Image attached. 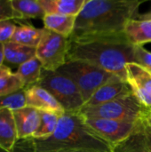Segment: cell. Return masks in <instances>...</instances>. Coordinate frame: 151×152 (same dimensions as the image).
<instances>
[{"label": "cell", "instance_id": "1", "mask_svg": "<svg viewBox=\"0 0 151 152\" xmlns=\"http://www.w3.org/2000/svg\"><path fill=\"white\" fill-rule=\"evenodd\" d=\"M94 64L126 81L125 65L134 62V45L124 33L69 38L68 61Z\"/></svg>", "mask_w": 151, "mask_h": 152}, {"label": "cell", "instance_id": "2", "mask_svg": "<svg viewBox=\"0 0 151 152\" xmlns=\"http://www.w3.org/2000/svg\"><path fill=\"white\" fill-rule=\"evenodd\" d=\"M142 0H86L69 38L124 33L126 23L140 16Z\"/></svg>", "mask_w": 151, "mask_h": 152}, {"label": "cell", "instance_id": "3", "mask_svg": "<svg viewBox=\"0 0 151 152\" xmlns=\"http://www.w3.org/2000/svg\"><path fill=\"white\" fill-rule=\"evenodd\" d=\"M34 139V138H33ZM37 152H59L74 150L112 151L113 147L93 133L79 112L65 111L54 133L45 139H34Z\"/></svg>", "mask_w": 151, "mask_h": 152}, {"label": "cell", "instance_id": "4", "mask_svg": "<svg viewBox=\"0 0 151 152\" xmlns=\"http://www.w3.org/2000/svg\"><path fill=\"white\" fill-rule=\"evenodd\" d=\"M150 110L144 107L136 96L131 93L101 105L83 107L80 110L79 114L84 118L138 123L146 118Z\"/></svg>", "mask_w": 151, "mask_h": 152}, {"label": "cell", "instance_id": "5", "mask_svg": "<svg viewBox=\"0 0 151 152\" xmlns=\"http://www.w3.org/2000/svg\"><path fill=\"white\" fill-rule=\"evenodd\" d=\"M58 71L69 77L77 85L85 104L100 87L117 77L94 64L77 60L68 61Z\"/></svg>", "mask_w": 151, "mask_h": 152}, {"label": "cell", "instance_id": "6", "mask_svg": "<svg viewBox=\"0 0 151 152\" xmlns=\"http://www.w3.org/2000/svg\"><path fill=\"white\" fill-rule=\"evenodd\" d=\"M38 86L47 90L67 112H79L85 101L77 85L58 70L42 72Z\"/></svg>", "mask_w": 151, "mask_h": 152}, {"label": "cell", "instance_id": "7", "mask_svg": "<svg viewBox=\"0 0 151 152\" xmlns=\"http://www.w3.org/2000/svg\"><path fill=\"white\" fill-rule=\"evenodd\" d=\"M36 49V57L40 61L43 69L56 71L68 61L69 38L44 28Z\"/></svg>", "mask_w": 151, "mask_h": 152}, {"label": "cell", "instance_id": "8", "mask_svg": "<svg viewBox=\"0 0 151 152\" xmlns=\"http://www.w3.org/2000/svg\"><path fill=\"white\" fill-rule=\"evenodd\" d=\"M86 126L112 147L125 141L136 129L139 123H127L117 120L84 118Z\"/></svg>", "mask_w": 151, "mask_h": 152}, {"label": "cell", "instance_id": "9", "mask_svg": "<svg viewBox=\"0 0 151 152\" xmlns=\"http://www.w3.org/2000/svg\"><path fill=\"white\" fill-rule=\"evenodd\" d=\"M125 70L132 93L144 107L151 110V72L135 62L127 63Z\"/></svg>", "mask_w": 151, "mask_h": 152}, {"label": "cell", "instance_id": "10", "mask_svg": "<svg viewBox=\"0 0 151 152\" xmlns=\"http://www.w3.org/2000/svg\"><path fill=\"white\" fill-rule=\"evenodd\" d=\"M132 93L127 82L118 77H115L101 87H100L84 107H94L107 103Z\"/></svg>", "mask_w": 151, "mask_h": 152}, {"label": "cell", "instance_id": "11", "mask_svg": "<svg viewBox=\"0 0 151 152\" xmlns=\"http://www.w3.org/2000/svg\"><path fill=\"white\" fill-rule=\"evenodd\" d=\"M26 104L40 111L54 112L59 115L65 112L59 102L47 90L38 85L26 89Z\"/></svg>", "mask_w": 151, "mask_h": 152}, {"label": "cell", "instance_id": "12", "mask_svg": "<svg viewBox=\"0 0 151 152\" xmlns=\"http://www.w3.org/2000/svg\"><path fill=\"white\" fill-rule=\"evenodd\" d=\"M12 112L15 120L18 139L33 137L40 125V111L35 108L26 106Z\"/></svg>", "mask_w": 151, "mask_h": 152}, {"label": "cell", "instance_id": "13", "mask_svg": "<svg viewBox=\"0 0 151 152\" xmlns=\"http://www.w3.org/2000/svg\"><path fill=\"white\" fill-rule=\"evenodd\" d=\"M127 40L133 45H142L151 43V17L150 13L140 15L130 20L124 29Z\"/></svg>", "mask_w": 151, "mask_h": 152}, {"label": "cell", "instance_id": "14", "mask_svg": "<svg viewBox=\"0 0 151 152\" xmlns=\"http://www.w3.org/2000/svg\"><path fill=\"white\" fill-rule=\"evenodd\" d=\"M18 140L12 110L0 109V149L10 152Z\"/></svg>", "mask_w": 151, "mask_h": 152}, {"label": "cell", "instance_id": "15", "mask_svg": "<svg viewBox=\"0 0 151 152\" xmlns=\"http://www.w3.org/2000/svg\"><path fill=\"white\" fill-rule=\"evenodd\" d=\"M36 48L25 46L13 42L4 44V65L11 67H20L21 64L36 57Z\"/></svg>", "mask_w": 151, "mask_h": 152}, {"label": "cell", "instance_id": "16", "mask_svg": "<svg viewBox=\"0 0 151 152\" xmlns=\"http://www.w3.org/2000/svg\"><path fill=\"white\" fill-rule=\"evenodd\" d=\"M86 0H38L45 14L77 16Z\"/></svg>", "mask_w": 151, "mask_h": 152}, {"label": "cell", "instance_id": "17", "mask_svg": "<svg viewBox=\"0 0 151 152\" xmlns=\"http://www.w3.org/2000/svg\"><path fill=\"white\" fill-rule=\"evenodd\" d=\"M76 20L77 16L51 13L44 15L43 22L44 28L69 38L74 32Z\"/></svg>", "mask_w": 151, "mask_h": 152}, {"label": "cell", "instance_id": "18", "mask_svg": "<svg viewBox=\"0 0 151 152\" xmlns=\"http://www.w3.org/2000/svg\"><path fill=\"white\" fill-rule=\"evenodd\" d=\"M18 23L11 42L36 48L44 35V28H37L31 24L21 23L20 21H18Z\"/></svg>", "mask_w": 151, "mask_h": 152}, {"label": "cell", "instance_id": "19", "mask_svg": "<svg viewBox=\"0 0 151 152\" xmlns=\"http://www.w3.org/2000/svg\"><path fill=\"white\" fill-rule=\"evenodd\" d=\"M43 72V66L40 61L34 57L31 60L21 64L15 72L21 79L24 88H28L38 85Z\"/></svg>", "mask_w": 151, "mask_h": 152}, {"label": "cell", "instance_id": "20", "mask_svg": "<svg viewBox=\"0 0 151 152\" xmlns=\"http://www.w3.org/2000/svg\"><path fill=\"white\" fill-rule=\"evenodd\" d=\"M13 9L20 14L22 20L28 19H42L45 12L38 0H11Z\"/></svg>", "mask_w": 151, "mask_h": 152}, {"label": "cell", "instance_id": "21", "mask_svg": "<svg viewBox=\"0 0 151 152\" xmlns=\"http://www.w3.org/2000/svg\"><path fill=\"white\" fill-rule=\"evenodd\" d=\"M40 125L37 131L32 137L34 139H45L50 137L54 133L57 127L61 115L54 112L40 111Z\"/></svg>", "mask_w": 151, "mask_h": 152}, {"label": "cell", "instance_id": "22", "mask_svg": "<svg viewBox=\"0 0 151 152\" xmlns=\"http://www.w3.org/2000/svg\"><path fill=\"white\" fill-rule=\"evenodd\" d=\"M138 149L142 152H151V126L146 118L137 124V127L131 134Z\"/></svg>", "mask_w": 151, "mask_h": 152}, {"label": "cell", "instance_id": "23", "mask_svg": "<svg viewBox=\"0 0 151 152\" xmlns=\"http://www.w3.org/2000/svg\"><path fill=\"white\" fill-rule=\"evenodd\" d=\"M26 106V88L0 97V109H9L14 111Z\"/></svg>", "mask_w": 151, "mask_h": 152}, {"label": "cell", "instance_id": "24", "mask_svg": "<svg viewBox=\"0 0 151 152\" xmlns=\"http://www.w3.org/2000/svg\"><path fill=\"white\" fill-rule=\"evenodd\" d=\"M24 88V85L16 73L0 77V97Z\"/></svg>", "mask_w": 151, "mask_h": 152}, {"label": "cell", "instance_id": "25", "mask_svg": "<svg viewBox=\"0 0 151 152\" xmlns=\"http://www.w3.org/2000/svg\"><path fill=\"white\" fill-rule=\"evenodd\" d=\"M17 23L15 20H0V43L4 44L11 41L18 25Z\"/></svg>", "mask_w": 151, "mask_h": 152}, {"label": "cell", "instance_id": "26", "mask_svg": "<svg viewBox=\"0 0 151 152\" xmlns=\"http://www.w3.org/2000/svg\"><path fill=\"white\" fill-rule=\"evenodd\" d=\"M134 62L151 72V53L142 45H134Z\"/></svg>", "mask_w": 151, "mask_h": 152}, {"label": "cell", "instance_id": "27", "mask_svg": "<svg viewBox=\"0 0 151 152\" xmlns=\"http://www.w3.org/2000/svg\"><path fill=\"white\" fill-rule=\"evenodd\" d=\"M22 20L20 14L13 9L11 0H0V20Z\"/></svg>", "mask_w": 151, "mask_h": 152}, {"label": "cell", "instance_id": "28", "mask_svg": "<svg viewBox=\"0 0 151 152\" xmlns=\"http://www.w3.org/2000/svg\"><path fill=\"white\" fill-rule=\"evenodd\" d=\"M0 152H6L0 149ZM10 152H37L35 141L31 138L19 139Z\"/></svg>", "mask_w": 151, "mask_h": 152}, {"label": "cell", "instance_id": "29", "mask_svg": "<svg viewBox=\"0 0 151 152\" xmlns=\"http://www.w3.org/2000/svg\"><path fill=\"white\" fill-rule=\"evenodd\" d=\"M12 69H9L8 67L3 65V66H0V77H5V76H8L10 74H12Z\"/></svg>", "mask_w": 151, "mask_h": 152}, {"label": "cell", "instance_id": "30", "mask_svg": "<svg viewBox=\"0 0 151 152\" xmlns=\"http://www.w3.org/2000/svg\"><path fill=\"white\" fill-rule=\"evenodd\" d=\"M4 44L0 43V66L4 65Z\"/></svg>", "mask_w": 151, "mask_h": 152}, {"label": "cell", "instance_id": "31", "mask_svg": "<svg viewBox=\"0 0 151 152\" xmlns=\"http://www.w3.org/2000/svg\"><path fill=\"white\" fill-rule=\"evenodd\" d=\"M59 152H112V151H94V150H74V151H59Z\"/></svg>", "mask_w": 151, "mask_h": 152}, {"label": "cell", "instance_id": "32", "mask_svg": "<svg viewBox=\"0 0 151 152\" xmlns=\"http://www.w3.org/2000/svg\"><path fill=\"white\" fill-rule=\"evenodd\" d=\"M146 120H147V122H148V123H149V124L151 126V110H150V112L149 113V115L147 116Z\"/></svg>", "mask_w": 151, "mask_h": 152}, {"label": "cell", "instance_id": "33", "mask_svg": "<svg viewBox=\"0 0 151 152\" xmlns=\"http://www.w3.org/2000/svg\"><path fill=\"white\" fill-rule=\"evenodd\" d=\"M149 13H150V17H151V12H149Z\"/></svg>", "mask_w": 151, "mask_h": 152}]
</instances>
